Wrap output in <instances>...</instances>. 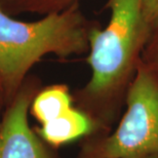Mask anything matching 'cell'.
Instances as JSON below:
<instances>
[{
  "mask_svg": "<svg viewBox=\"0 0 158 158\" xmlns=\"http://www.w3.org/2000/svg\"><path fill=\"white\" fill-rule=\"evenodd\" d=\"M108 7L107 25L91 28L88 35L90 78L73 97L93 120L90 135L111 131L151 35L142 0H109Z\"/></svg>",
  "mask_w": 158,
  "mask_h": 158,
  "instance_id": "6da1fadb",
  "label": "cell"
},
{
  "mask_svg": "<svg viewBox=\"0 0 158 158\" xmlns=\"http://www.w3.org/2000/svg\"><path fill=\"white\" fill-rule=\"evenodd\" d=\"M90 29L79 4L33 22L17 20L0 5V84L6 103L43 56L68 58L88 50Z\"/></svg>",
  "mask_w": 158,
  "mask_h": 158,
  "instance_id": "7a4b0ae2",
  "label": "cell"
},
{
  "mask_svg": "<svg viewBox=\"0 0 158 158\" xmlns=\"http://www.w3.org/2000/svg\"><path fill=\"white\" fill-rule=\"evenodd\" d=\"M115 131L84 138L79 158H158V75L143 61Z\"/></svg>",
  "mask_w": 158,
  "mask_h": 158,
  "instance_id": "3957f363",
  "label": "cell"
},
{
  "mask_svg": "<svg viewBox=\"0 0 158 158\" xmlns=\"http://www.w3.org/2000/svg\"><path fill=\"white\" fill-rule=\"evenodd\" d=\"M38 84L26 79L7 104L0 127V158H56L28 120Z\"/></svg>",
  "mask_w": 158,
  "mask_h": 158,
  "instance_id": "277c9868",
  "label": "cell"
},
{
  "mask_svg": "<svg viewBox=\"0 0 158 158\" xmlns=\"http://www.w3.org/2000/svg\"><path fill=\"white\" fill-rule=\"evenodd\" d=\"M94 131L93 120L77 107H72L64 114L37 128V134L41 140L52 148H59L78 139H84L94 134Z\"/></svg>",
  "mask_w": 158,
  "mask_h": 158,
  "instance_id": "5b68a950",
  "label": "cell"
},
{
  "mask_svg": "<svg viewBox=\"0 0 158 158\" xmlns=\"http://www.w3.org/2000/svg\"><path fill=\"white\" fill-rule=\"evenodd\" d=\"M74 98L65 84H55L37 91L30 106V113L41 124L64 114L73 107Z\"/></svg>",
  "mask_w": 158,
  "mask_h": 158,
  "instance_id": "8992f818",
  "label": "cell"
},
{
  "mask_svg": "<svg viewBox=\"0 0 158 158\" xmlns=\"http://www.w3.org/2000/svg\"><path fill=\"white\" fill-rule=\"evenodd\" d=\"M80 0H0L8 14H37L47 15L78 5Z\"/></svg>",
  "mask_w": 158,
  "mask_h": 158,
  "instance_id": "52a82bcc",
  "label": "cell"
},
{
  "mask_svg": "<svg viewBox=\"0 0 158 158\" xmlns=\"http://www.w3.org/2000/svg\"><path fill=\"white\" fill-rule=\"evenodd\" d=\"M142 61L158 75V26L151 33L142 55Z\"/></svg>",
  "mask_w": 158,
  "mask_h": 158,
  "instance_id": "ba28073f",
  "label": "cell"
},
{
  "mask_svg": "<svg viewBox=\"0 0 158 158\" xmlns=\"http://www.w3.org/2000/svg\"><path fill=\"white\" fill-rule=\"evenodd\" d=\"M146 22L151 33L158 26V0H142Z\"/></svg>",
  "mask_w": 158,
  "mask_h": 158,
  "instance_id": "9c48e42d",
  "label": "cell"
},
{
  "mask_svg": "<svg viewBox=\"0 0 158 158\" xmlns=\"http://www.w3.org/2000/svg\"><path fill=\"white\" fill-rule=\"evenodd\" d=\"M5 103H6L5 94H4V91H3V88L1 86V84H0V127H1V124H2L3 115H4V113H2V108H3V105H4Z\"/></svg>",
  "mask_w": 158,
  "mask_h": 158,
  "instance_id": "30bf717a",
  "label": "cell"
}]
</instances>
